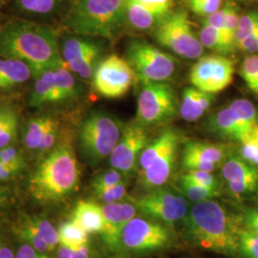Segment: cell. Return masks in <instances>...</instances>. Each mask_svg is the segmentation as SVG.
Returning a JSON list of instances; mask_svg holds the SVG:
<instances>
[{
    "mask_svg": "<svg viewBox=\"0 0 258 258\" xmlns=\"http://www.w3.org/2000/svg\"><path fill=\"white\" fill-rule=\"evenodd\" d=\"M124 125L107 112L94 110L84 119L79 130V147L85 161L97 166L109 158L120 141Z\"/></svg>",
    "mask_w": 258,
    "mask_h": 258,
    "instance_id": "5b68a950",
    "label": "cell"
},
{
    "mask_svg": "<svg viewBox=\"0 0 258 258\" xmlns=\"http://www.w3.org/2000/svg\"><path fill=\"white\" fill-rule=\"evenodd\" d=\"M0 258H16V252L8 240L0 237Z\"/></svg>",
    "mask_w": 258,
    "mask_h": 258,
    "instance_id": "db71d44e",
    "label": "cell"
},
{
    "mask_svg": "<svg viewBox=\"0 0 258 258\" xmlns=\"http://www.w3.org/2000/svg\"><path fill=\"white\" fill-rule=\"evenodd\" d=\"M234 62L224 55H208L199 57L189 73L194 87L204 92H221L233 80Z\"/></svg>",
    "mask_w": 258,
    "mask_h": 258,
    "instance_id": "8fae6325",
    "label": "cell"
},
{
    "mask_svg": "<svg viewBox=\"0 0 258 258\" xmlns=\"http://www.w3.org/2000/svg\"><path fill=\"white\" fill-rule=\"evenodd\" d=\"M178 146L171 148L155 159L141 172V183L148 189H155L166 184L175 166Z\"/></svg>",
    "mask_w": 258,
    "mask_h": 258,
    "instance_id": "ac0fdd59",
    "label": "cell"
},
{
    "mask_svg": "<svg viewBox=\"0 0 258 258\" xmlns=\"http://www.w3.org/2000/svg\"><path fill=\"white\" fill-rule=\"evenodd\" d=\"M126 20V0H73L65 24L73 33L114 39Z\"/></svg>",
    "mask_w": 258,
    "mask_h": 258,
    "instance_id": "277c9868",
    "label": "cell"
},
{
    "mask_svg": "<svg viewBox=\"0 0 258 258\" xmlns=\"http://www.w3.org/2000/svg\"><path fill=\"white\" fill-rule=\"evenodd\" d=\"M92 79L95 90L106 99L123 97L137 80L128 61L116 54L98 63Z\"/></svg>",
    "mask_w": 258,
    "mask_h": 258,
    "instance_id": "30bf717a",
    "label": "cell"
},
{
    "mask_svg": "<svg viewBox=\"0 0 258 258\" xmlns=\"http://www.w3.org/2000/svg\"><path fill=\"white\" fill-rule=\"evenodd\" d=\"M180 133L178 130L168 128L162 132L153 142L149 143L139 158L138 166L141 172L152 164V162L168 149L179 146Z\"/></svg>",
    "mask_w": 258,
    "mask_h": 258,
    "instance_id": "7402d4cb",
    "label": "cell"
},
{
    "mask_svg": "<svg viewBox=\"0 0 258 258\" xmlns=\"http://www.w3.org/2000/svg\"><path fill=\"white\" fill-rule=\"evenodd\" d=\"M36 82L29 97V104L32 107L40 108L55 102L54 68L40 72L35 76Z\"/></svg>",
    "mask_w": 258,
    "mask_h": 258,
    "instance_id": "cb8c5ba5",
    "label": "cell"
},
{
    "mask_svg": "<svg viewBox=\"0 0 258 258\" xmlns=\"http://www.w3.org/2000/svg\"><path fill=\"white\" fill-rule=\"evenodd\" d=\"M174 89L166 83H144L137 101L136 121L156 125L171 120L177 113Z\"/></svg>",
    "mask_w": 258,
    "mask_h": 258,
    "instance_id": "ba28073f",
    "label": "cell"
},
{
    "mask_svg": "<svg viewBox=\"0 0 258 258\" xmlns=\"http://www.w3.org/2000/svg\"><path fill=\"white\" fill-rule=\"evenodd\" d=\"M96 198L102 204H111L115 202L124 201L127 196V186L126 183L122 182L120 184L105 188L97 194H95Z\"/></svg>",
    "mask_w": 258,
    "mask_h": 258,
    "instance_id": "60d3db41",
    "label": "cell"
},
{
    "mask_svg": "<svg viewBox=\"0 0 258 258\" xmlns=\"http://www.w3.org/2000/svg\"><path fill=\"white\" fill-rule=\"evenodd\" d=\"M0 56L26 62L33 75L64 65L53 29L29 21H14L0 30Z\"/></svg>",
    "mask_w": 258,
    "mask_h": 258,
    "instance_id": "6da1fadb",
    "label": "cell"
},
{
    "mask_svg": "<svg viewBox=\"0 0 258 258\" xmlns=\"http://www.w3.org/2000/svg\"><path fill=\"white\" fill-rule=\"evenodd\" d=\"M228 12H229V2H227V4L220 8L218 11H216L215 13H213L212 15L206 17L203 20V24H207L212 26L217 30H219L222 34L226 37L227 40L229 41L227 35H226V21H227V16H228ZM230 42V41H229ZM231 43V42H230ZM232 45V44H231ZM233 46V45H232ZM234 47V46H233ZM235 48V47H234Z\"/></svg>",
    "mask_w": 258,
    "mask_h": 258,
    "instance_id": "bcb514c9",
    "label": "cell"
},
{
    "mask_svg": "<svg viewBox=\"0 0 258 258\" xmlns=\"http://www.w3.org/2000/svg\"><path fill=\"white\" fill-rule=\"evenodd\" d=\"M102 52L101 44L81 37H67L60 46L65 66L83 80L92 79Z\"/></svg>",
    "mask_w": 258,
    "mask_h": 258,
    "instance_id": "5bb4252c",
    "label": "cell"
},
{
    "mask_svg": "<svg viewBox=\"0 0 258 258\" xmlns=\"http://www.w3.org/2000/svg\"><path fill=\"white\" fill-rule=\"evenodd\" d=\"M236 48L244 53L254 55L258 52V29L236 44Z\"/></svg>",
    "mask_w": 258,
    "mask_h": 258,
    "instance_id": "f907efd6",
    "label": "cell"
},
{
    "mask_svg": "<svg viewBox=\"0 0 258 258\" xmlns=\"http://www.w3.org/2000/svg\"><path fill=\"white\" fill-rule=\"evenodd\" d=\"M126 20L140 31L154 29L164 19L135 0H126Z\"/></svg>",
    "mask_w": 258,
    "mask_h": 258,
    "instance_id": "d4e9b609",
    "label": "cell"
},
{
    "mask_svg": "<svg viewBox=\"0 0 258 258\" xmlns=\"http://www.w3.org/2000/svg\"><path fill=\"white\" fill-rule=\"evenodd\" d=\"M233 111L246 125L249 128H253L257 125L258 113L254 104L249 100L237 99L229 104Z\"/></svg>",
    "mask_w": 258,
    "mask_h": 258,
    "instance_id": "836d02e7",
    "label": "cell"
},
{
    "mask_svg": "<svg viewBox=\"0 0 258 258\" xmlns=\"http://www.w3.org/2000/svg\"><path fill=\"white\" fill-rule=\"evenodd\" d=\"M16 258H50L48 253L38 251L26 243H22L16 252Z\"/></svg>",
    "mask_w": 258,
    "mask_h": 258,
    "instance_id": "f5cc1de1",
    "label": "cell"
},
{
    "mask_svg": "<svg viewBox=\"0 0 258 258\" xmlns=\"http://www.w3.org/2000/svg\"><path fill=\"white\" fill-rule=\"evenodd\" d=\"M3 196L0 194V209H1V207H2V204H3V198H2Z\"/></svg>",
    "mask_w": 258,
    "mask_h": 258,
    "instance_id": "6f0895ef",
    "label": "cell"
},
{
    "mask_svg": "<svg viewBox=\"0 0 258 258\" xmlns=\"http://www.w3.org/2000/svg\"><path fill=\"white\" fill-rule=\"evenodd\" d=\"M231 156V148L225 145L202 141L185 143L182 153V166L185 170L213 172Z\"/></svg>",
    "mask_w": 258,
    "mask_h": 258,
    "instance_id": "9a60e30c",
    "label": "cell"
},
{
    "mask_svg": "<svg viewBox=\"0 0 258 258\" xmlns=\"http://www.w3.org/2000/svg\"><path fill=\"white\" fill-rule=\"evenodd\" d=\"M18 174V172H16L15 170L3 164L0 166V183L8 182L10 180L14 179Z\"/></svg>",
    "mask_w": 258,
    "mask_h": 258,
    "instance_id": "9f6ffc18",
    "label": "cell"
},
{
    "mask_svg": "<svg viewBox=\"0 0 258 258\" xmlns=\"http://www.w3.org/2000/svg\"><path fill=\"white\" fill-rule=\"evenodd\" d=\"M182 176L196 184H201L215 190H219V182L217 178L212 174V172L201 170H186V172Z\"/></svg>",
    "mask_w": 258,
    "mask_h": 258,
    "instance_id": "7bdbcfd3",
    "label": "cell"
},
{
    "mask_svg": "<svg viewBox=\"0 0 258 258\" xmlns=\"http://www.w3.org/2000/svg\"><path fill=\"white\" fill-rule=\"evenodd\" d=\"M80 177L74 148L66 139L41 161L29 179L28 189L38 202H59L77 190Z\"/></svg>",
    "mask_w": 258,
    "mask_h": 258,
    "instance_id": "3957f363",
    "label": "cell"
},
{
    "mask_svg": "<svg viewBox=\"0 0 258 258\" xmlns=\"http://www.w3.org/2000/svg\"><path fill=\"white\" fill-rule=\"evenodd\" d=\"M153 36L161 46L186 59H196L204 54L205 48L196 37L191 22L184 11L167 16L154 28Z\"/></svg>",
    "mask_w": 258,
    "mask_h": 258,
    "instance_id": "52a82bcc",
    "label": "cell"
},
{
    "mask_svg": "<svg viewBox=\"0 0 258 258\" xmlns=\"http://www.w3.org/2000/svg\"><path fill=\"white\" fill-rule=\"evenodd\" d=\"M170 233L159 222L134 217L123 227L112 251L144 253L164 249L169 244Z\"/></svg>",
    "mask_w": 258,
    "mask_h": 258,
    "instance_id": "9c48e42d",
    "label": "cell"
},
{
    "mask_svg": "<svg viewBox=\"0 0 258 258\" xmlns=\"http://www.w3.org/2000/svg\"><path fill=\"white\" fill-rule=\"evenodd\" d=\"M58 245L69 248H79L88 244V233L73 220L65 222L57 230Z\"/></svg>",
    "mask_w": 258,
    "mask_h": 258,
    "instance_id": "f1b7e54d",
    "label": "cell"
},
{
    "mask_svg": "<svg viewBox=\"0 0 258 258\" xmlns=\"http://www.w3.org/2000/svg\"><path fill=\"white\" fill-rule=\"evenodd\" d=\"M52 116H38L28 120L23 135V143L28 150L37 151V148L47 131L56 121Z\"/></svg>",
    "mask_w": 258,
    "mask_h": 258,
    "instance_id": "4316f807",
    "label": "cell"
},
{
    "mask_svg": "<svg viewBox=\"0 0 258 258\" xmlns=\"http://www.w3.org/2000/svg\"><path fill=\"white\" fill-rule=\"evenodd\" d=\"M0 162L19 173L25 166V162L19 150L13 146L0 148Z\"/></svg>",
    "mask_w": 258,
    "mask_h": 258,
    "instance_id": "b9f144b4",
    "label": "cell"
},
{
    "mask_svg": "<svg viewBox=\"0 0 258 258\" xmlns=\"http://www.w3.org/2000/svg\"><path fill=\"white\" fill-rule=\"evenodd\" d=\"M148 144L149 137L145 125L137 121L125 125L120 141L109 157L111 167L123 175L131 174L138 166L139 158Z\"/></svg>",
    "mask_w": 258,
    "mask_h": 258,
    "instance_id": "4fadbf2b",
    "label": "cell"
},
{
    "mask_svg": "<svg viewBox=\"0 0 258 258\" xmlns=\"http://www.w3.org/2000/svg\"><path fill=\"white\" fill-rule=\"evenodd\" d=\"M221 175L232 196L241 198L253 194L258 187V168L241 157L231 155L221 166Z\"/></svg>",
    "mask_w": 258,
    "mask_h": 258,
    "instance_id": "2e32d148",
    "label": "cell"
},
{
    "mask_svg": "<svg viewBox=\"0 0 258 258\" xmlns=\"http://www.w3.org/2000/svg\"><path fill=\"white\" fill-rule=\"evenodd\" d=\"M58 137H59V123H58V120H56L51 126V128L47 131L46 134L41 140L37 149V154L47 155L57 145Z\"/></svg>",
    "mask_w": 258,
    "mask_h": 258,
    "instance_id": "f6af8a7d",
    "label": "cell"
},
{
    "mask_svg": "<svg viewBox=\"0 0 258 258\" xmlns=\"http://www.w3.org/2000/svg\"><path fill=\"white\" fill-rule=\"evenodd\" d=\"M240 75L249 89L258 94V55H249L243 60Z\"/></svg>",
    "mask_w": 258,
    "mask_h": 258,
    "instance_id": "e575fe53",
    "label": "cell"
},
{
    "mask_svg": "<svg viewBox=\"0 0 258 258\" xmlns=\"http://www.w3.org/2000/svg\"><path fill=\"white\" fill-rule=\"evenodd\" d=\"M239 253L244 258H258V235L241 229L239 232Z\"/></svg>",
    "mask_w": 258,
    "mask_h": 258,
    "instance_id": "8d00e7d4",
    "label": "cell"
},
{
    "mask_svg": "<svg viewBox=\"0 0 258 258\" xmlns=\"http://www.w3.org/2000/svg\"><path fill=\"white\" fill-rule=\"evenodd\" d=\"M223 0H189V7L195 15L208 17L221 8Z\"/></svg>",
    "mask_w": 258,
    "mask_h": 258,
    "instance_id": "ee69618b",
    "label": "cell"
},
{
    "mask_svg": "<svg viewBox=\"0 0 258 258\" xmlns=\"http://www.w3.org/2000/svg\"><path fill=\"white\" fill-rule=\"evenodd\" d=\"M55 249L56 258H91V249L88 244L79 248H69L58 245Z\"/></svg>",
    "mask_w": 258,
    "mask_h": 258,
    "instance_id": "681fc988",
    "label": "cell"
},
{
    "mask_svg": "<svg viewBox=\"0 0 258 258\" xmlns=\"http://www.w3.org/2000/svg\"><path fill=\"white\" fill-rule=\"evenodd\" d=\"M71 220L77 223L88 234L102 233L105 227L101 205L89 200H82L77 203Z\"/></svg>",
    "mask_w": 258,
    "mask_h": 258,
    "instance_id": "44dd1931",
    "label": "cell"
},
{
    "mask_svg": "<svg viewBox=\"0 0 258 258\" xmlns=\"http://www.w3.org/2000/svg\"><path fill=\"white\" fill-rule=\"evenodd\" d=\"M22 221L37 231L46 242L51 251L57 248L59 244L57 230L47 218L42 216H26L22 219Z\"/></svg>",
    "mask_w": 258,
    "mask_h": 258,
    "instance_id": "f546056e",
    "label": "cell"
},
{
    "mask_svg": "<svg viewBox=\"0 0 258 258\" xmlns=\"http://www.w3.org/2000/svg\"><path fill=\"white\" fill-rule=\"evenodd\" d=\"M179 188L184 197L194 203L213 199L219 195V190L212 189L189 181L183 176L179 179Z\"/></svg>",
    "mask_w": 258,
    "mask_h": 258,
    "instance_id": "4dcf8cb0",
    "label": "cell"
},
{
    "mask_svg": "<svg viewBox=\"0 0 258 258\" xmlns=\"http://www.w3.org/2000/svg\"><path fill=\"white\" fill-rule=\"evenodd\" d=\"M125 178L126 176L123 175L119 170L111 167L110 169L103 171L93 179V191L94 194H97L105 188L125 182Z\"/></svg>",
    "mask_w": 258,
    "mask_h": 258,
    "instance_id": "d590c367",
    "label": "cell"
},
{
    "mask_svg": "<svg viewBox=\"0 0 258 258\" xmlns=\"http://www.w3.org/2000/svg\"><path fill=\"white\" fill-rule=\"evenodd\" d=\"M19 8L33 15H46L55 9L57 0H19Z\"/></svg>",
    "mask_w": 258,
    "mask_h": 258,
    "instance_id": "ab89813d",
    "label": "cell"
},
{
    "mask_svg": "<svg viewBox=\"0 0 258 258\" xmlns=\"http://www.w3.org/2000/svg\"><path fill=\"white\" fill-rule=\"evenodd\" d=\"M14 231L22 243H26L38 251L45 252V253L51 252L46 242L43 240V238L37 233V231L32 229L31 227H29L27 224H25L22 220L15 227Z\"/></svg>",
    "mask_w": 258,
    "mask_h": 258,
    "instance_id": "d6a6232c",
    "label": "cell"
},
{
    "mask_svg": "<svg viewBox=\"0 0 258 258\" xmlns=\"http://www.w3.org/2000/svg\"><path fill=\"white\" fill-rule=\"evenodd\" d=\"M15 111V108L10 105L0 104V130Z\"/></svg>",
    "mask_w": 258,
    "mask_h": 258,
    "instance_id": "11a10c76",
    "label": "cell"
},
{
    "mask_svg": "<svg viewBox=\"0 0 258 258\" xmlns=\"http://www.w3.org/2000/svg\"><path fill=\"white\" fill-rule=\"evenodd\" d=\"M212 131L222 137L240 142L252 128H249L228 105L218 111L211 120ZM254 128V127H253Z\"/></svg>",
    "mask_w": 258,
    "mask_h": 258,
    "instance_id": "ffe728a7",
    "label": "cell"
},
{
    "mask_svg": "<svg viewBox=\"0 0 258 258\" xmlns=\"http://www.w3.org/2000/svg\"><path fill=\"white\" fill-rule=\"evenodd\" d=\"M105 220V227L102 231V238L105 246L113 250L123 227L137 215L135 204L125 201L103 204L101 206Z\"/></svg>",
    "mask_w": 258,
    "mask_h": 258,
    "instance_id": "e0dca14e",
    "label": "cell"
},
{
    "mask_svg": "<svg viewBox=\"0 0 258 258\" xmlns=\"http://www.w3.org/2000/svg\"><path fill=\"white\" fill-rule=\"evenodd\" d=\"M258 29V13L250 12L240 17L237 30L234 35V44H236L243 38L248 37Z\"/></svg>",
    "mask_w": 258,
    "mask_h": 258,
    "instance_id": "74e56055",
    "label": "cell"
},
{
    "mask_svg": "<svg viewBox=\"0 0 258 258\" xmlns=\"http://www.w3.org/2000/svg\"><path fill=\"white\" fill-rule=\"evenodd\" d=\"M33 76L31 67L16 58H0V91L27 83Z\"/></svg>",
    "mask_w": 258,
    "mask_h": 258,
    "instance_id": "603a6c76",
    "label": "cell"
},
{
    "mask_svg": "<svg viewBox=\"0 0 258 258\" xmlns=\"http://www.w3.org/2000/svg\"><path fill=\"white\" fill-rule=\"evenodd\" d=\"M19 125V114L15 111L0 130V148L12 146V144L17 140Z\"/></svg>",
    "mask_w": 258,
    "mask_h": 258,
    "instance_id": "f35d334b",
    "label": "cell"
},
{
    "mask_svg": "<svg viewBox=\"0 0 258 258\" xmlns=\"http://www.w3.org/2000/svg\"><path fill=\"white\" fill-rule=\"evenodd\" d=\"M237 221L212 199L194 204L184 218V232L195 246L235 255L239 252Z\"/></svg>",
    "mask_w": 258,
    "mask_h": 258,
    "instance_id": "7a4b0ae2",
    "label": "cell"
},
{
    "mask_svg": "<svg viewBox=\"0 0 258 258\" xmlns=\"http://www.w3.org/2000/svg\"><path fill=\"white\" fill-rule=\"evenodd\" d=\"M239 156L258 168V128L255 126L239 142Z\"/></svg>",
    "mask_w": 258,
    "mask_h": 258,
    "instance_id": "1f68e13d",
    "label": "cell"
},
{
    "mask_svg": "<svg viewBox=\"0 0 258 258\" xmlns=\"http://www.w3.org/2000/svg\"><path fill=\"white\" fill-rule=\"evenodd\" d=\"M214 102V94L204 92L196 87H185L182 93L179 112L188 122L199 120Z\"/></svg>",
    "mask_w": 258,
    "mask_h": 258,
    "instance_id": "d6986e66",
    "label": "cell"
},
{
    "mask_svg": "<svg viewBox=\"0 0 258 258\" xmlns=\"http://www.w3.org/2000/svg\"><path fill=\"white\" fill-rule=\"evenodd\" d=\"M256 126H257V128H258V123H257V125H256Z\"/></svg>",
    "mask_w": 258,
    "mask_h": 258,
    "instance_id": "680465c9",
    "label": "cell"
},
{
    "mask_svg": "<svg viewBox=\"0 0 258 258\" xmlns=\"http://www.w3.org/2000/svg\"><path fill=\"white\" fill-rule=\"evenodd\" d=\"M240 17L239 10L236 5L233 3L229 2V12L227 16V21H226V35L233 46L234 44V35L237 30L238 22H239ZM236 49V48H235Z\"/></svg>",
    "mask_w": 258,
    "mask_h": 258,
    "instance_id": "c3c4849f",
    "label": "cell"
},
{
    "mask_svg": "<svg viewBox=\"0 0 258 258\" xmlns=\"http://www.w3.org/2000/svg\"><path fill=\"white\" fill-rule=\"evenodd\" d=\"M54 84L55 103L72 100L78 96L79 88L76 79L65 65L54 68Z\"/></svg>",
    "mask_w": 258,
    "mask_h": 258,
    "instance_id": "484cf974",
    "label": "cell"
},
{
    "mask_svg": "<svg viewBox=\"0 0 258 258\" xmlns=\"http://www.w3.org/2000/svg\"><path fill=\"white\" fill-rule=\"evenodd\" d=\"M199 39L204 48H208L219 55H228L235 50L219 30L207 24H203Z\"/></svg>",
    "mask_w": 258,
    "mask_h": 258,
    "instance_id": "83f0119b",
    "label": "cell"
},
{
    "mask_svg": "<svg viewBox=\"0 0 258 258\" xmlns=\"http://www.w3.org/2000/svg\"><path fill=\"white\" fill-rule=\"evenodd\" d=\"M137 210L149 218L173 224L184 220L189 207L187 199L171 190L158 187L135 201Z\"/></svg>",
    "mask_w": 258,
    "mask_h": 258,
    "instance_id": "7c38bea8",
    "label": "cell"
},
{
    "mask_svg": "<svg viewBox=\"0 0 258 258\" xmlns=\"http://www.w3.org/2000/svg\"><path fill=\"white\" fill-rule=\"evenodd\" d=\"M242 223L245 229L258 235V209H249L244 212Z\"/></svg>",
    "mask_w": 258,
    "mask_h": 258,
    "instance_id": "816d5d0a",
    "label": "cell"
},
{
    "mask_svg": "<svg viewBox=\"0 0 258 258\" xmlns=\"http://www.w3.org/2000/svg\"><path fill=\"white\" fill-rule=\"evenodd\" d=\"M145 6L147 9L153 12L163 19H166L171 13L172 0H135Z\"/></svg>",
    "mask_w": 258,
    "mask_h": 258,
    "instance_id": "7dc6e473",
    "label": "cell"
},
{
    "mask_svg": "<svg viewBox=\"0 0 258 258\" xmlns=\"http://www.w3.org/2000/svg\"><path fill=\"white\" fill-rule=\"evenodd\" d=\"M126 60L142 83H165L175 74L173 55L142 39L129 41Z\"/></svg>",
    "mask_w": 258,
    "mask_h": 258,
    "instance_id": "8992f818",
    "label": "cell"
}]
</instances>
